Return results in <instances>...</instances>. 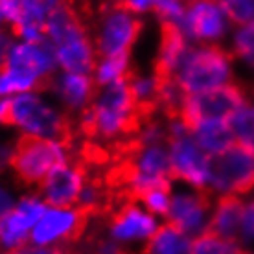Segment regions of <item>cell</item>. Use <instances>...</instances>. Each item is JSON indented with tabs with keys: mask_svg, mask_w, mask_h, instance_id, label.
Segmentation results:
<instances>
[{
	"mask_svg": "<svg viewBox=\"0 0 254 254\" xmlns=\"http://www.w3.org/2000/svg\"><path fill=\"white\" fill-rule=\"evenodd\" d=\"M253 22H254V20H253Z\"/></svg>",
	"mask_w": 254,
	"mask_h": 254,
	"instance_id": "cell-41",
	"label": "cell"
},
{
	"mask_svg": "<svg viewBox=\"0 0 254 254\" xmlns=\"http://www.w3.org/2000/svg\"><path fill=\"white\" fill-rule=\"evenodd\" d=\"M48 204L39 195V191H30L17 199L11 210L0 217V251L11 253L30 243L33 227L45 214Z\"/></svg>",
	"mask_w": 254,
	"mask_h": 254,
	"instance_id": "cell-15",
	"label": "cell"
},
{
	"mask_svg": "<svg viewBox=\"0 0 254 254\" xmlns=\"http://www.w3.org/2000/svg\"><path fill=\"white\" fill-rule=\"evenodd\" d=\"M190 236L183 234L172 225H160L151 242L142 249L140 254H193Z\"/></svg>",
	"mask_w": 254,
	"mask_h": 254,
	"instance_id": "cell-22",
	"label": "cell"
},
{
	"mask_svg": "<svg viewBox=\"0 0 254 254\" xmlns=\"http://www.w3.org/2000/svg\"><path fill=\"white\" fill-rule=\"evenodd\" d=\"M186 11V0H155L153 13L157 15L159 22L181 26Z\"/></svg>",
	"mask_w": 254,
	"mask_h": 254,
	"instance_id": "cell-29",
	"label": "cell"
},
{
	"mask_svg": "<svg viewBox=\"0 0 254 254\" xmlns=\"http://www.w3.org/2000/svg\"><path fill=\"white\" fill-rule=\"evenodd\" d=\"M4 64L35 77L43 85V89H46L48 81L58 74L59 70L54 50L46 41H43V43H26V41L15 39L9 52H7Z\"/></svg>",
	"mask_w": 254,
	"mask_h": 254,
	"instance_id": "cell-18",
	"label": "cell"
},
{
	"mask_svg": "<svg viewBox=\"0 0 254 254\" xmlns=\"http://www.w3.org/2000/svg\"><path fill=\"white\" fill-rule=\"evenodd\" d=\"M190 131L197 140V144L210 157H216L219 153L227 151L232 144H236L229 120H219V118L199 120L190 127Z\"/></svg>",
	"mask_w": 254,
	"mask_h": 254,
	"instance_id": "cell-20",
	"label": "cell"
},
{
	"mask_svg": "<svg viewBox=\"0 0 254 254\" xmlns=\"http://www.w3.org/2000/svg\"><path fill=\"white\" fill-rule=\"evenodd\" d=\"M45 39L61 72L92 74L98 61L87 13L79 4L64 0L46 20Z\"/></svg>",
	"mask_w": 254,
	"mask_h": 254,
	"instance_id": "cell-2",
	"label": "cell"
},
{
	"mask_svg": "<svg viewBox=\"0 0 254 254\" xmlns=\"http://www.w3.org/2000/svg\"><path fill=\"white\" fill-rule=\"evenodd\" d=\"M115 2L124 9L136 15V17H142L146 13H153V6H155V0H115Z\"/></svg>",
	"mask_w": 254,
	"mask_h": 254,
	"instance_id": "cell-32",
	"label": "cell"
},
{
	"mask_svg": "<svg viewBox=\"0 0 254 254\" xmlns=\"http://www.w3.org/2000/svg\"><path fill=\"white\" fill-rule=\"evenodd\" d=\"M230 54L254 72V22L236 28L230 39Z\"/></svg>",
	"mask_w": 254,
	"mask_h": 254,
	"instance_id": "cell-26",
	"label": "cell"
},
{
	"mask_svg": "<svg viewBox=\"0 0 254 254\" xmlns=\"http://www.w3.org/2000/svg\"><path fill=\"white\" fill-rule=\"evenodd\" d=\"M175 185L177 186H173L172 190V204L166 221L193 240L210 229L214 195L206 190H197L179 183Z\"/></svg>",
	"mask_w": 254,
	"mask_h": 254,
	"instance_id": "cell-13",
	"label": "cell"
},
{
	"mask_svg": "<svg viewBox=\"0 0 254 254\" xmlns=\"http://www.w3.org/2000/svg\"><path fill=\"white\" fill-rule=\"evenodd\" d=\"M173 79L185 96L225 87L234 81V56L219 45H191Z\"/></svg>",
	"mask_w": 254,
	"mask_h": 254,
	"instance_id": "cell-4",
	"label": "cell"
},
{
	"mask_svg": "<svg viewBox=\"0 0 254 254\" xmlns=\"http://www.w3.org/2000/svg\"><path fill=\"white\" fill-rule=\"evenodd\" d=\"M232 24L243 26L254 20V0H219Z\"/></svg>",
	"mask_w": 254,
	"mask_h": 254,
	"instance_id": "cell-30",
	"label": "cell"
},
{
	"mask_svg": "<svg viewBox=\"0 0 254 254\" xmlns=\"http://www.w3.org/2000/svg\"><path fill=\"white\" fill-rule=\"evenodd\" d=\"M186 2H190V0H186Z\"/></svg>",
	"mask_w": 254,
	"mask_h": 254,
	"instance_id": "cell-40",
	"label": "cell"
},
{
	"mask_svg": "<svg viewBox=\"0 0 254 254\" xmlns=\"http://www.w3.org/2000/svg\"><path fill=\"white\" fill-rule=\"evenodd\" d=\"M32 90H45L43 85L35 77L28 76L26 72L11 68L4 64L0 68V100H11L15 96L32 92Z\"/></svg>",
	"mask_w": 254,
	"mask_h": 254,
	"instance_id": "cell-24",
	"label": "cell"
},
{
	"mask_svg": "<svg viewBox=\"0 0 254 254\" xmlns=\"http://www.w3.org/2000/svg\"><path fill=\"white\" fill-rule=\"evenodd\" d=\"M251 102L249 90L240 83H229L216 90H208L203 94L186 96L179 118L190 129L193 124L206 118L230 120L232 116Z\"/></svg>",
	"mask_w": 254,
	"mask_h": 254,
	"instance_id": "cell-11",
	"label": "cell"
},
{
	"mask_svg": "<svg viewBox=\"0 0 254 254\" xmlns=\"http://www.w3.org/2000/svg\"><path fill=\"white\" fill-rule=\"evenodd\" d=\"M90 32L98 58L131 56L144 32V22L115 0H103L94 13Z\"/></svg>",
	"mask_w": 254,
	"mask_h": 254,
	"instance_id": "cell-6",
	"label": "cell"
},
{
	"mask_svg": "<svg viewBox=\"0 0 254 254\" xmlns=\"http://www.w3.org/2000/svg\"><path fill=\"white\" fill-rule=\"evenodd\" d=\"M7 127L19 136L63 140L76 144V120L46 90H32L9 100Z\"/></svg>",
	"mask_w": 254,
	"mask_h": 254,
	"instance_id": "cell-3",
	"label": "cell"
},
{
	"mask_svg": "<svg viewBox=\"0 0 254 254\" xmlns=\"http://www.w3.org/2000/svg\"><path fill=\"white\" fill-rule=\"evenodd\" d=\"M208 191L212 195L245 197L254 191V151L232 144L210 160Z\"/></svg>",
	"mask_w": 254,
	"mask_h": 254,
	"instance_id": "cell-8",
	"label": "cell"
},
{
	"mask_svg": "<svg viewBox=\"0 0 254 254\" xmlns=\"http://www.w3.org/2000/svg\"><path fill=\"white\" fill-rule=\"evenodd\" d=\"M168 151L173 183L208 191L212 157L203 151L179 116L168 118Z\"/></svg>",
	"mask_w": 254,
	"mask_h": 254,
	"instance_id": "cell-7",
	"label": "cell"
},
{
	"mask_svg": "<svg viewBox=\"0 0 254 254\" xmlns=\"http://www.w3.org/2000/svg\"><path fill=\"white\" fill-rule=\"evenodd\" d=\"M72 2H77V4H79V2H81V0H72Z\"/></svg>",
	"mask_w": 254,
	"mask_h": 254,
	"instance_id": "cell-38",
	"label": "cell"
},
{
	"mask_svg": "<svg viewBox=\"0 0 254 254\" xmlns=\"http://www.w3.org/2000/svg\"><path fill=\"white\" fill-rule=\"evenodd\" d=\"M229 122L236 142L254 151V102L243 105Z\"/></svg>",
	"mask_w": 254,
	"mask_h": 254,
	"instance_id": "cell-27",
	"label": "cell"
},
{
	"mask_svg": "<svg viewBox=\"0 0 254 254\" xmlns=\"http://www.w3.org/2000/svg\"><path fill=\"white\" fill-rule=\"evenodd\" d=\"M191 249H193V254H243L245 251L236 240L217 236L210 230L193 238Z\"/></svg>",
	"mask_w": 254,
	"mask_h": 254,
	"instance_id": "cell-25",
	"label": "cell"
},
{
	"mask_svg": "<svg viewBox=\"0 0 254 254\" xmlns=\"http://www.w3.org/2000/svg\"><path fill=\"white\" fill-rule=\"evenodd\" d=\"M144 116L136 107L129 83L98 87L90 107L76 118L77 136L103 147H118L138 133Z\"/></svg>",
	"mask_w": 254,
	"mask_h": 254,
	"instance_id": "cell-1",
	"label": "cell"
},
{
	"mask_svg": "<svg viewBox=\"0 0 254 254\" xmlns=\"http://www.w3.org/2000/svg\"><path fill=\"white\" fill-rule=\"evenodd\" d=\"M238 243L243 249L254 245V199L245 201L242 214V223H240V234H238Z\"/></svg>",
	"mask_w": 254,
	"mask_h": 254,
	"instance_id": "cell-31",
	"label": "cell"
},
{
	"mask_svg": "<svg viewBox=\"0 0 254 254\" xmlns=\"http://www.w3.org/2000/svg\"><path fill=\"white\" fill-rule=\"evenodd\" d=\"M17 199L19 197L15 195L11 186H7L4 181H0V217L4 216L7 210L13 208V204L17 203Z\"/></svg>",
	"mask_w": 254,
	"mask_h": 254,
	"instance_id": "cell-33",
	"label": "cell"
},
{
	"mask_svg": "<svg viewBox=\"0 0 254 254\" xmlns=\"http://www.w3.org/2000/svg\"><path fill=\"white\" fill-rule=\"evenodd\" d=\"M243 206L245 199L234 195L217 197L212 206V216H210V232L217 236L236 240L240 234V223H242Z\"/></svg>",
	"mask_w": 254,
	"mask_h": 254,
	"instance_id": "cell-21",
	"label": "cell"
},
{
	"mask_svg": "<svg viewBox=\"0 0 254 254\" xmlns=\"http://www.w3.org/2000/svg\"><path fill=\"white\" fill-rule=\"evenodd\" d=\"M230 24L219 0H190L179 28L193 45H219L229 35Z\"/></svg>",
	"mask_w": 254,
	"mask_h": 254,
	"instance_id": "cell-14",
	"label": "cell"
},
{
	"mask_svg": "<svg viewBox=\"0 0 254 254\" xmlns=\"http://www.w3.org/2000/svg\"><path fill=\"white\" fill-rule=\"evenodd\" d=\"M58 254H74V253H72V251L66 247V249H58Z\"/></svg>",
	"mask_w": 254,
	"mask_h": 254,
	"instance_id": "cell-36",
	"label": "cell"
},
{
	"mask_svg": "<svg viewBox=\"0 0 254 254\" xmlns=\"http://www.w3.org/2000/svg\"><path fill=\"white\" fill-rule=\"evenodd\" d=\"M172 190L173 186H160V188L147 190L138 197V203L146 210H149L153 216L166 217L172 204Z\"/></svg>",
	"mask_w": 254,
	"mask_h": 254,
	"instance_id": "cell-28",
	"label": "cell"
},
{
	"mask_svg": "<svg viewBox=\"0 0 254 254\" xmlns=\"http://www.w3.org/2000/svg\"><path fill=\"white\" fill-rule=\"evenodd\" d=\"M159 46L153 61V74L159 79H173L179 64L183 63L193 43H190L183 30L175 24L159 22Z\"/></svg>",
	"mask_w": 254,
	"mask_h": 254,
	"instance_id": "cell-19",
	"label": "cell"
},
{
	"mask_svg": "<svg viewBox=\"0 0 254 254\" xmlns=\"http://www.w3.org/2000/svg\"><path fill=\"white\" fill-rule=\"evenodd\" d=\"M243 254H254V251H247V249H245V251H243Z\"/></svg>",
	"mask_w": 254,
	"mask_h": 254,
	"instance_id": "cell-37",
	"label": "cell"
},
{
	"mask_svg": "<svg viewBox=\"0 0 254 254\" xmlns=\"http://www.w3.org/2000/svg\"><path fill=\"white\" fill-rule=\"evenodd\" d=\"M46 92L61 105L66 115L74 120L83 115L98 92L92 74H77V72H61L59 70L46 85Z\"/></svg>",
	"mask_w": 254,
	"mask_h": 254,
	"instance_id": "cell-16",
	"label": "cell"
},
{
	"mask_svg": "<svg viewBox=\"0 0 254 254\" xmlns=\"http://www.w3.org/2000/svg\"><path fill=\"white\" fill-rule=\"evenodd\" d=\"M64 0H0V22L17 41L43 43L52 11Z\"/></svg>",
	"mask_w": 254,
	"mask_h": 254,
	"instance_id": "cell-12",
	"label": "cell"
},
{
	"mask_svg": "<svg viewBox=\"0 0 254 254\" xmlns=\"http://www.w3.org/2000/svg\"><path fill=\"white\" fill-rule=\"evenodd\" d=\"M131 68V56H111V58H98L92 72V77L98 87H107L113 83L126 81Z\"/></svg>",
	"mask_w": 254,
	"mask_h": 254,
	"instance_id": "cell-23",
	"label": "cell"
},
{
	"mask_svg": "<svg viewBox=\"0 0 254 254\" xmlns=\"http://www.w3.org/2000/svg\"><path fill=\"white\" fill-rule=\"evenodd\" d=\"M0 254H4V253H2V251H0Z\"/></svg>",
	"mask_w": 254,
	"mask_h": 254,
	"instance_id": "cell-39",
	"label": "cell"
},
{
	"mask_svg": "<svg viewBox=\"0 0 254 254\" xmlns=\"http://www.w3.org/2000/svg\"><path fill=\"white\" fill-rule=\"evenodd\" d=\"M92 217L77 206H48L33 227L30 245L45 249H66L76 245L89 232Z\"/></svg>",
	"mask_w": 254,
	"mask_h": 254,
	"instance_id": "cell-10",
	"label": "cell"
},
{
	"mask_svg": "<svg viewBox=\"0 0 254 254\" xmlns=\"http://www.w3.org/2000/svg\"><path fill=\"white\" fill-rule=\"evenodd\" d=\"M4 254H58V249H45V247H35V245H26V247H20L17 251H11V253H4Z\"/></svg>",
	"mask_w": 254,
	"mask_h": 254,
	"instance_id": "cell-34",
	"label": "cell"
},
{
	"mask_svg": "<svg viewBox=\"0 0 254 254\" xmlns=\"http://www.w3.org/2000/svg\"><path fill=\"white\" fill-rule=\"evenodd\" d=\"M105 219V234L131 253H142L160 229L159 217L153 216L138 201L124 199L116 203Z\"/></svg>",
	"mask_w": 254,
	"mask_h": 254,
	"instance_id": "cell-9",
	"label": "cell"
},
{
	"mask_svg": "<svg viewBox=\"0 0 254 254\" xmlns=\"http://www.w3.org/2000/svg\"><path fill=\"white\" fill-rule=\"evenodd\" d=\"M76 144L63 140H46L19 136L9 162V172L24 188H39L46 175L58 166L72 160Z\"/></svg>",
	"mask_w": 254,
	"mask_h": 254,
	"instance_id": "cell-5",
	"label": "cell"
},
{
	"mask_svg": "<svg viewBox=\"0 0 254 254\" xmlns=\"http://www.w3.org/2000/svg\"><path fill=\"white\" fill-rule=\"evenodd\" d=\"M87 175V168L79 160H68L46 175L37 188L39 195L48 206H77Z\"/></svg>",
	"mask_w": 254,
	"mask_h": 254,
	"instance_id": "cell-17",
	"label": "cell"
},
{
	"mask_svg": "<svg viewBox=\"0 0 254 254\" xmlns=\"http://www.w3.org/2000/svg\"><path fill=\"white\" fill-rule=\"evenodd\" d=\"M9 116V100H0V127H7Z\"/></svg>",
	"mask_w": 254,
	"mask_h": 254,
	"instance_id": "cell-35",
	"label": "cell"
}]
</instances>
